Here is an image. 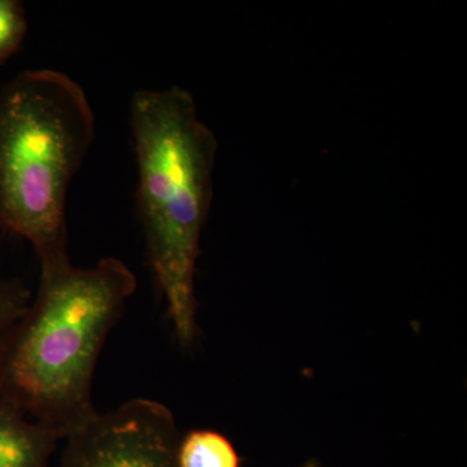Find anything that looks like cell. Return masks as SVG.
Returning <instances> with one entry per match:
<instances>
[{
	"mask_svg": "<svg viewBox=\"0 0 467 467\" xmlns=\"http://www.w3.org/2000/svg\"><path fill=\"white\" fill-rule=\"evenodd\" d=\"M137 287L133 270L117 257L41 267L36 297L0 361V398L61 439L81 429L98 411V359Z\"/></svg>",
	"mask_w": 467,
	"mask_h": 467,
	"instance_id": "obj_1",
	"label": "cell"
},
{
	"mask_svg": "<svg viewBox=\"0 0 467 467\" xmlns=\"http://www.w3.org/2000/svg\"><path fill=\"white\" fill-rule=\"evenodd\" d=\"M130 125L138 167L137 205L147 256L175 337H196L195 270L213 202L216 135L180 86L135 91Z\"/></svg>",
	"mask_w": 467,
	"mask_h": 467,
	"instance_id": "obj_2",
	"label": "cell"
},
{
	"mask_svg": "<svg viewBox=\"0 0 467 467\" xmlns=\"http://www.w3.org/2000/svg\"><path fill=\"white\" fill-rule=\"evenodd\" d=\"M88 95L72 77L27 69L0 88V227L26 239L39 265L69 260V186L94 143Z\"/></svg>",
	"mask_w": 467,
	"mask_h": 467,
	"instance_id": "obj_3",
	"label": "cell"
},
{
	"mask_svg": "<svg viewBox=\"0 0 467 467\" xmlns=\"http://www.w3.org/2000/svg\"><path fill=\"white\" fill-rule=\"evenodd\" d=\"M180 439L171 409L133 399L67 436L61 467H178Z\"/></svg>",
	"mask_w": 467,
	"mask_h": 467,
	"instance_id": "obj_4",
	"label": "cell"
},
{
	"mask_svg": "<svg viewBox=\"0 0 467 467\" xmlns=\"http://www.w3.org/2000/svg\"><path fill=\"white\" fill-rule=\"evenodd\" d=\"M60 441L50 427L0 398V467H50Z\"/></svg>",
	"mask_w": 467,
	"mask_h": 467,
	"instance_id": "obj_5",
	"label": "cell"
},
{
	"mask_svg": "<svg viewBox=\"0 0 467 467\" xmlns=\"http://www.w3.org/2000/svg\"><path fill=\"white\" fill-rule=\"evenodd\" d=\"M178 467H241L233 442L213 430H192L177 447Z\"/></svg>",
	"mask_w": 467,
	"mask_h": 467,
	"instance_id": "obj_6",
	"label": "cell"
},
{
	"mask_svg": "<svg viewBox=\"0 0 467 467\" xmlns=\"http://www.w3.org/2000/svg\"><path fill=\"white\" fill-rule=\"evenodd\" d=\"M32 301V294L21 279L0 276V361L9 337Z\"/></svg>",
	"mask_w": 467,
	"mask_h": 467,
	"instance_id": "obj_7",
	"label": "cell"
},
{
	"mask_svg": "<svg viewBox=\"0 0 467 467\" xmlns=\"http://www.w3.org/2000/svg\"><path fill=\"white\" fill-rule=\"evenodd\" d=\"M27 33V17L23 3L0 0V66L17 54Z\"/></svg>",
	"mask_w": 467,
	"mask_h": 467,
	"instance_id": "obj_8",
	"label": "cell"
},
{
	"mask_svg": "<svg viewBox=\"0 0 467 467\" xmlns=\"http://www.w3.org/2000/svg\"><path fill=\"white\" fill-rule=\"evenodd\" d=\"M300 467H321L319 466L318 462H316V461H309V462L304 463L303 466Z\"/></svg>",
	"mask_w": 467,
	"mask_h": 467,
	"instance_id": "obj_9",
	"label": "cell"
}]
</instances>
